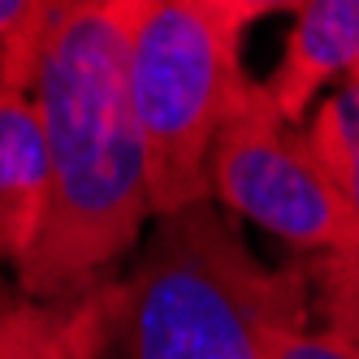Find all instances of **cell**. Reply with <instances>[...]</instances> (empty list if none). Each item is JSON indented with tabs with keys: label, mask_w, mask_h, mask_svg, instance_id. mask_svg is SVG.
I'll list each match as a JSON object with an SVG mask.
<instances>
[{
	"label": "cell",
	"mask_w": 359,
	"mask_h": 359,
	"mask_svg": "<svg viewBox=\"0 0 359 359\" xmlns=\"http://www.w3.org/2000/svg\"><path fill=\"white\" fill-rule=\"evenodd\" d=\"M35 104L53 151V203L18 286L61 299L113 277L151 217L130 87V0H39Z\"/></svg>",
	"instance_id": "obj_1"
},
{
	"label": "cell",
	"mask_w": 359,
	"mask_h": 359,
	"mask_svg": "<svg viewBox=\"0 0 359 359\" xmlns=\"http://www.w3.org/2000/svg\"><path fill=\"white\" fill-rule=\"evenodd\" d=\"M299 269H269L212 199L156 217L126 277L113 359H264V329L307 316Z\"/></svg>",
	"instance_id": "obj_2"
},
{
	"label": "cell",
	"mask_w": 359,
	"mask_h": 359,
	"mask_svg": "<svg viewBox=\"0 0 359 359\" xmlns=\"http://www.w3.org/2000/svg\"><path fill=\"white\" fill-rule=\"evenodd\" d=\"M238 39L217 0H130V87L151 217L212 199V143L251 79Z\"/></svg>",
	"instance_id": "obj_3"
},
{
	"label": "cell",
	"mask_w": 359,
	"mask_h": 359,
	"mask_svg": "<svg viewBox=\"0 0 359 359\" xmlns=\"http://www.w3.org/2000/svg\"><path fill=\"white\" fill-rule=\"evenodd\" d=\"M208 187L212 203L303 255L338 260L351 247V208L325 156L303 126L281 117L260 79L238 87L221 121Z\"/></svg>",
	"instance_id": "obj_4"
},
{
	"label": "cell",
	"mask_w": 359,
	"mask_h": 359,
	"mask_svg": "<svg viewBox=\"0 0 359 359\" xmlns=\"http://www.w3.org/2000/svg\"><path fill=\"white\" fill-rule=\"evenodd\" d=\"M126 312V277H104L61 299L0 281V359H109Z\"/></svg>",
	"instance_id": "obj_5"
},
{
	"label": "cell",
	"mask_w": 359,
	"mask_h": 359,
	"mask_svg": "<svg viewBox=\"0 0 359 359\" xmlns=\"http://www.w3.org/2000/svg\"><path fill=\"white\" fill-rule=\"evenodd\" d=\"M53 151L31 87L0 83V264L18 269L43 234Z\"/></svg>",
	"instance_id": "obj_6"
},
{
	"label": "cell",
	"mask_w": 359,
	"mask_h": 359,
	"mask_svg": "<svg viewBox=\"0 0 359 359\" xmlns=\"http://www.w3.org/2000/svg\"><path fill=\"white\" fill-rule=\"evenodd\" d=\"M359 65V0H307L286 35V53L264 79L281 117L303 126L307 109L333 79Z\"/></svg>",
	"instance_id": "obj_7"
},
{
	"label": "cell",
	"mask_w": 359,
	"mask_h": 359,
	"mask_svg": "<svg viewBox=\"0 0 359 359\" xmlns=\"http://www.w3.org/2000/svg\"><path fill=\"white\" fill-rule=\"evenodd\" d=\"M316 151L325 156L333 182H338L346 208H351V247L338 260H316L320 273V299L329 307V325L359 342V104L346 95H333L316 109L307 126Z\"/></svg>",
	"instance_id": "obj_8"
},
{
	"label": "cell",
	"mask_w": 359,
	"mask_h": 359,
	"mask_svg": "<svg viewBox=\"0 0 359 359\" xmlns=\"http://www.w3.org/2000/svg\"><path fill=\"white\" fill-rule=\"evenodd\" d=\"M39 0H0V83L35 91Z\"/></svg>",
	"instance_id": "obj_9"
},
{
	"label": "cell",
	"mask_w": 359,
	"mask_h": 359,
	"mask_svg": "<svg viewBox=\"0 0 359 359\" xmlns=\"http://www.w3.org/2000/svg\"><path fill=\"white\" fill-rule=\"evenodd\" d=\"M264 359H359V342L342 329H316L307 316H286L264 329Z\"/></svg>",
	"instance_id": "obj_10"
},
{
	"label": "cell",
	"mask_w": 359,
	"mask_h": 359,
	"mask_svg": "<svg viewBox=\"0 0 359 359\" xmlns=\"http://www.w3.org/2000/svg\"><path fill=\"white\" fill-rule=\"evenodd\" d=\"M307 0H225V13H229V22H234V31L243 35L251 22H260V18H269V13H277V9H303Z\"/></svg>",
	"instance_id": "obj_11"
},
{
	"label": "cell",
	"mask_w": 359,
	"mask_h": 359,
	"mask_svg": "<svg viewBox=\"0 0 359 359\" xmlns=\"http://www.w3.org/2000/svg\"><path fill=\"white\" fill-rule=\"evenodd\" d=\"M346 95L355 100V104H359V65L351 69V79H346Z\"/></svg>",
	"instance_id": "obj_12"
},
{
	"label": "cell",
	"mask_w": 359,
	"mask_h": 359,
	"mask_svg": "<svg viewBox=\"0 0 359 359\" xmlns=\"http://www.w3.org/2000/svg\"><path fill=\"white\" fill-rule=\"evenodd\" d=\"M217 5H221V9H225V0H217ZM225 18H229V13H225Z\"/></svg>",
	"instance_id": "obj_13"
}]
</instances>
